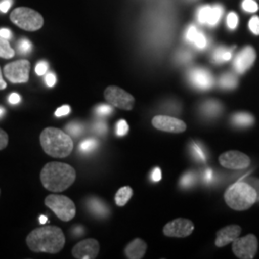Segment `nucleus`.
Returning <instances> with one entry per match:
<instances>
[{
    "label": "nucleus",
    "mask_w": 259,
    "mask_h": 259,
    "mask_svg": "<svg viewBox=\"0 0 259 259\" xmlns=\"http://www.w3.org/2000/svg\"><path fill=\"white\" fill-rule=\"evenodd\" d=\"M213 59L216 63L230 61L232 59V51L227 48H218L213 55Z\"/></svg>",
    "instance_id": "23"
},
{
    "label": "nucleus",
    "mask_w": 259,
    "mask_h": 259,
    "mask_svg": "<svg viewBox=\"0 0 259 259\" xmlns=\"http://www.w3.org/2000/svg\"><path fill=\"white\" fill-rule=\"evenodd\" d=\"M45 204L64 222L71 221L76 215V206L73 201L64 195H49L46 198Z\"/></svg>",
    "instance_id": "6"
},
{
    "label": "nucleus",
    "mask_w": 259,
    "mask_h": 259,
    "mask_svg": "<svg viewBox=\"0 0 259 259\" xmlns=\"http://www.w3.org/2000/svg\"><path fill=\"white\" fill-rule=\"evenodd\" d=\"M4 112H5L4 109H3V108H0V116H2V115L4 114Z\"/></svg>",
    "instance_id": "52"
},
{
    "label": "nucleus",
    "mask_w": 259,
    "mask_h": 259,
    "mask_svg": "<svg viewBox=\"0 0 259 259\" xmlns=\"http://www.w3.org/2000/svg\"><path fill=\"white\" fill-rule=\"evenodd\" d=\"M242 7H243V9L249 13H255L258 11V5L253 0H244Z\"/></svg>",
    "instance_id": "30"
},
{
    "label": "nucleus",
    "mask_w": 259,
    "mask_h": 259,
    "mask_svg": "<svg viewBox=\"0 0 259 259\" xmlns=\"http://www.w3.org/2000/svg\"><path fill=\"white\" fill-rule=\"evenodd\" d=\"M31 64L27 60H19L4 66V76L13 83H24L29 81Z\"/></svg>",
    "instance_id": "8"
},
{
    "label": "nucleus",
    "mask_w": 259,
    "mask_h": 259,
    "mask_svg": "<svg viewBox=\"0 0 259 259\" xmlns=\"http://www.w3.org/2000/svg\"><path fill=\"white\" fill-rule=\"evenodd\" d=\"M89 206L91 211H93L97 216H106L109 213V208L102 201H99L98 199H92L89 203Z\"/></svg>",
    "instance_id": "19"
},
{
    "label": "nucleus",
    "mask_w": 259,
    "mask_h": 259,
    "mask_svg": "<svg viewBox=\"0 0 259 259\" xmlns=\"http://www.w3.org/2000/svg\"><path fill=\"white\" fill-rule=\"evenodd\" d=\"M223 14V7L220 5H214L210 8V12L208 15V19L206 21V24L210 25V26H214L216 25L219 20L221 19Z\"/></svg>",
    "instance_id": "21"
},
{
    "label": "nucleus",
    "mask_w": 259,
    "mask_h": 259,
    "mask_svg": "<svg viewBox=\"0 0 259 259\" xmlns=\"http://www.w3.org/2000/svg\"><path fill=\"white\" fill-rule=\"evenodd\" d=\"M134 191L130 186H123L115 194V204L118 206H124L129 202L130 199L133 197Z\"/></svg>",
    "instance_id": "18"
},
{
    "label": "nucleus",
    "mask_w": 259,
    "mask_h": 259,
    "mask_svg": "<svg viewBox=\"0 0 259 259\" xmlns=\"http://www.w3.org/2000/svg\"><path fill=\"white\" fill-rule=\"evenodd\" d=\"M152 125L159 131L180 134L186 130V124L183 120L167 115H157L152 119Z\"/></svg>",
    "instance_id": "12"
},
{
    "label": "nucleus",
    "mask_w": 259,
    "mask_h": 259,
    "mask_svg": "<svg viewBox=\"0 0 259 259\" xmlns=\"http://www.w3.org/2000/svg\"><path fill=\"white\" fill-rule=\"evenodd\" d=\"M67 133H69L71 136L73 137H78L83 133V126L77 123H70L67 127H66ZM69 135V136H70Z\"/></svg>",
    "instance_id": "28"
},
{
    "label": "nucleus",
    "mask_w": 259,
    "mask_h": 259,
    "mask_svg": "<svg viewBox=\"0 0 259 259\" xmlns=\"http://www.w3.org/2000/svg\"><path fill=\"white\" fill-rule=\"evenodd\" d=\"M76 180L74 168L64 162H48L41 169L40 182L51 192H63Z\"/></svg>",
    "instance_id": "2"
},
{
    "label": "nucleus",
    "mask_w": 259,
    "mask_h": 259,
    "mask_svg": "<svg viewBox=\"0 0 259 259\" xmlns=\"http://www.w3.org/2000/svg\"><path fill=\"white\" fill-rule=\"evenodd\" d=\"M39 222L41 223L42 225H45L47 222V216H42V215L39 216Z\"/></svg>",
    "instance_id": "50"
},
{
    "label": "nucleus",
    "mask_w": 259,
    "mask_h": 259,
    "mask_svg": "<svg viewBox=\"0 0 259 259\" xmlns=\"http://www.w3.org/2000/svg\"><path fill=\"white\" fill-rule=\"evenodd\" d=\"M97 147V141L94 139H85L80 144V150L83 153H90Z\"/></svg>",
    "instance_id": "26"
},
{
    "label": "nucleus",
    "mask_w": 259,
    "mask_h": 259,
    "mask_svg": "<svg viewBox=\"0 0 259 259\" xmlns=\"http://www.w3.org/2000/svg\"><path fill=\"white\" fill-rule=\"evenodd\" d=\"M194 231V224L192 221L185 219V218H178L171 222L167 223L163 228V233L168 237H178L184 238L190 235Z\"/></svg>",
    "instance_id": "10"
},
{
    "label": "nucleus",
    "mask_w": 259,
    "mask_h": 259,
    "mask_svg": "<svg viewBox=\"0 0 259 259\" xmlns=\"http://www.w3.org/2000/svg\"><path fill=\"white\" fill-rule=\"evenodd\" d=\"M94 129L98 134H104L107 131V126L104 123H97V124H95Z\"/></svg>",
    "instance_id": "45"
},
{
    "label": "nucleus",
    "mask_w": 259,
    "mask_h": 259,
    "mask_svg": "<svg viewBox=\"0 0 259 259\" xmlns=\"http://www.w3.org/2000/svg\"><path fill=\"white\" fill-rule=\"evenodd\" d=\"M10 19L19 28L26 31H37L44 25V18L35 10L19 7L11 13Z\"/></svg>",
    "instance_id": "5"
},
{
    "label": "nucleus",
    "mask_w": 259,
    "mask_h": 259,
    "mask_svg": "<svg viewBox=\"0 0 259 259\" xmlns=\"http://www.w3.org/2000/svg\"><path fill=\"white\" fill-rule=\"evenodd\" d=\"M255 59H256V52L253 47H246L243 48L235 57V60H234L235 70L240 74L245 73L254 64Z\"/></svg>",
    "instance_id": "14"
},
{
    "label": "nucleus",
    "mask_w": 259,
    "mask_h": 259,
    "mask_svg": "<svg viewBox=\"0 0 259 259\" xmlns=\"http://www.w3.org/2000/svg\"><path fill=\"white\" fill-rule=\"evenodd\" d=\"M210 8H211V6H208V5L200 8L199 12H198V20H199L200 23L206 24V21L208 19V15H209V12H210Z\"/></svg>",
    "instance_id": "27"
},
{
    "label": "nucleus",
    "mask_w": 259,
    "mask_h": 259,
    "mask_svg": "<svg viewBox=\"0 0 259 259\" xmlns=\"http://www.w3.org/2000/svg\"><path fill=\"white\" fill-rule=\"evenodd\" d=\"M13 4V1L12 0H2L0 2V11L2 13H7L9 11L11 6Z\"/></svg>",
    "instance_id": "42"
},
{
    "label": "nucleus",
    "mask_w": 259,
    "mask_h": 259,
    "mask_svg": "<svg viewBox=\"0 0 259 259\" xmlns=\"http://www.w3.org/2000/svg\"><path fill=\"white\" fill-rule=\"evenodd\" d=\"M219 162L225 168L241 170L250 166V158L238 151H228L219 157Z\"/></svg>",
    "instance_id": "11"
},
{
    "label": "nucleus",
    "mask_w": 259,
    "mask_h": 259,
    "mask_svg": "<svg viewBox=\"0 0 259 259\" xmlns=\"http://www.w3.org/2000/svg\"><path fill=\"white\" fill-rule=\"evenodd\" d=\"M198 33V30L195 26H190L187 30V33H186V38L189 40V41H192L194 40L195 37Z\"/></svg>",
    "instance_id": "41"
},
{
    "label": "nucleus",
    "mask_w": 259,
    "mask_h": 259,
    "mask_svg": "<svg viewBox=\"0 0 259 259\" xmlns=\"http://www.w3.org/2000/svg\"><path fill=\"white\" fill-rule=\"evenodd\" d=\"M221 104L215 100H209L204 104V113L208 115H215L221 111Z\"/></svg>",
    "instance_id": "24"
},
{
    "label": "nucleus",
    "mask_w": 259,
    "mask_h": 259,
    "mask_svg": "<svg viewBox=\"0 0 259 259\" xmlns=\"http://www.w3.org/2000/svg\"><path fill=\"white\" fill-rule=\"evenodd\" d=\"M56 82H57V79H56L55 75L53 73H48L46 77V83L49 88H52L55 85Z\"/></svg>",
    "instance_id": "43"
},
{
    "label": "nucleus",
    "mask_w": 259,
    "mask_h": 259,
    "mask_svg": "<svg viewBox=\"0 0 259 259\" xmlns=\"http://www.w3.org/2000/svg\"><path fill=\"white\" fill-rule=\"evenodd\" d=\"M240 233L241 228L237 225H231L225 227L217 232L215 245L219 248L225 247L228 244L233 242L236 238H238Z\"/></svg>",
    "instance_id": "15"
},
{
    "label": "nucleus",
    "mask_w": 259,
    "mask_h": 259,
    "mask_svg": "<svg viewBox=\"0 0 259 259\" xmlns=\"http://www.w3.org/2000/svg\"><path fill=\"white\" fill-rule=\"evenodd\" d=\"M69 112H70V107L67 106V105H65V106H63V107L57 109L55 115L57 117H62V116L67 115Z\"/></svg>",
    "instance_id": "40"
},
{
    "label": "nucleus",
    "mask_w": 259,
    "mask_h": 259,
    "mask_svg": "<svg viewBox=\"0 0 259 259\" xmlns=\"http://www.w3.org/2000/svg\"><path fill=\"white\" fill-rule=\"evenodd\" d=\"M225 201L234 210H247L256 202V192L249 184L238 182L227 189Z\"/></svg>",
    "instance_id": "4"
},
{
    "label": "nucleus",
    "mask_w": 259,
    "mask_h": 259,
    "mask_svg": "<svg viewBox=\"0 0 259 259\" xmlns=\"http://www.w3.org/2000/svg\"><path fill=\"white\" fill-rule=\"evenodd\" d=\"M104 97L113 107L124 111H131L135 106V97L116 85H110L106 89Z\"/></svg>",
    "instance_id": "7"
},
{
    "label": "nucleus",
    "mask_w": 259,
    "mask_h": 259,
    "mask_svg": "<svg viewBox=\"0 0 259 259\" xmlns=\"http://www.w3.org/2000/svg\"><path fill=\"white\" fill-rule=\"evenodd\" d=\"M232 243L233 253L238 258H253L258 249V241L253 234H248L247 236L241 238L238 237Z\"/></svg>",
    "instance_id": "9"
},
{
    "label": "nucleus",
    "mask_w": 259,
    "mask_h": 259,
    "mask_svg": "<svg viewBox=\"0 0 259 259\" xmlns=\"http://www.w3.org/2000/svg\"><path fill=\"white\" fill-rule=\"evenodd\" d=\"M40 145L48 156L58 158L68 157L74 147L71 137L62 130L49 127L39 137Z\"/></svg>",
    "instance_id": "3"
},
{
    "label": "nucleus",
    "mask_w": 259,
    "mask_h": 259,
    "mask_svg": "<svg viewBox=\"0 0 259 259\" xmlns=\"http://www.w3.org/2000/svg\"><path fill=\"white\" fill-rule=\"evenodd\" d=\"M0 194H1V191H0Z\"/></svg>",
    "instance_id": "53"
},
{
    "label": "nucleus",
    "mask_w": 259,
    "mask_h": 259,
    "mask_svg": "<svg viewBox=\"0 0 259 259\" xmlns=\"http://www.w3.org/2000/svg\"><path fill=\"white\" fill-rule=\"evenodd\" d=\"M15 56V50L10 46L8 39L0 37V58L11 59Z\"/></svg>",
    "instance_id": "22"
},
{
    "label": "nucleus",
    "mask_w": 259,
    "mask_h": 259,
    "mask_svg": "<svg viewBox=\"0 0 259 259\" xmlns=\"http://www.w3.org/2000/svg\"><path fill=\"white\" fill-rule=\"evenodd\" d=\"M100 245L96 239H85L77 243L72 249V255L77 259H94L97 257Z\"/></svg>",
    "instance_id": "13"
},
{
    "label": "nucleus",
    "mask_w": 259,
    "mask_h": 259,
    "mask_svg": "<svg viewBox=\"0 0 259 259\" xmlns=\"http://www.w3.org/2000/svg\"><path fill=\"white\" fill-rule=\"evenodd\" d=\"M146 250L147 244L140 238H136L126 246L124 252L127 258L141 259L144 257Z\"/></svg>",
    "instance_id": "17"
},
{
    "label": "nucleus",
    "mask_w": 259,
    "mask_h": 259,
    "mask_svg": "<svg viewBox=\"0 0 259 259\" xmlns=\"http://www.w3.org/2000/svg\"><path fill=\"white\" fill-rule=\"evenodd\" d=\"M194 181V174L193 173H187V174H185V176L182 178L181 184H182L183 186H185V187H188V186H190V185L193 184Z\"/></svg>",
    "instance_id": "38"
},
{
    "label": "nucleus",
    "mask_w": 259,
    "mask_h": 259,
    "mask_svg": "<svg viewBox=\"0 0 259 259\" xmlns=\"http://www.w3.org/2000/svg\"><path fill=\"white\" fill-rule=\"evenodd\" d=\"M193 42L196 45V47H198V48H201V49L206 47V38L204 37V34L199 32V31H198V33H197V35L195 37Z\"/></svg>",
    "instance_id": "34"
},
{
    "label": "nucleus",
    "mask_w": 259,
    "mask_h": 259,
    "mask_svg": "<svg viewBox=\"0 0 259 259\" xmlns=\"http://www.w3.org/2000/svg\"><path fill=\"white\" fill-rule=\"evenodd\" d=\"M0 37H4L6 39H10L12 37V33L9 29H6V28L0 29Z\"/></svg>",
    "instance_id": "46"
},
{
    "label": "nucleus",
    "mask_w": 259,
    "mask_h": 259,
    "mask_svg": "<svg viewBox=\"0 0 259 259\" xmlns=\"http://www.w3.org/2000/svg\"><path fill=\"white\" fill-rule=\"evenodd\" d=\"M152 180L154 182H159L161 180V171L159 168H156L152 173Z\"/></svg>",
    "instance_id": "44"
},
{
    "label": "nucleus",
    "mask_w": 259,
    "mask_h": 259,
    "mask_svg": "<svg viewBox=\"0 0 259 259\" xmlns=\"http://www.w3.org/2000/svg\"><path fill=\"white\" fill-rule=\"evenodd\" d=\"M227 22H228V26L230 29H232V30L236 29V27L238 26V16H237V14H235L234 12H231L228 15Z\"/></svg>",
    "instance_id": "31"
},
{
    "label": "nucleus",
    "mask_w": 259,
    "mask_h": 259,
    "mask_svg": "<svg viewBox=\"0 0 259 259\" xmlns=\"http://www.w3.org/2000/svg\"><path fill=\"white\" fill-rule=\"evenodd\" d=\"M243 182L249 184V185L255 190L256 192V202H259V179L258 178H247Z\"/></svg>",
    "instance_id": "32"
},
{
    "label": "nucleus",
    "mask_w": 259,
    "mask_h": 259,
    "mask_svg": "<svg viewBox=\"0 0 259 259\" xmlns=\"http://www.w3.org/2000/svg\"><path fill=\"white\" fill-rule=\"evenodd\" d=\"M193 149H194V151L196 152V155H197L198 157H200L202 160H204V159H205L204 153L202 152V150L200 149V147H199L197 144L193 143Z\"/></svg>",
    "instance_id": "48"
},
{
    "label": "nucleus",
    "mask_w": 259,
    "mask_h": 259,
    "mask_svg": "<svg viewBox=\"0 0 259 259\" xmlns=\"http://www.w3.org/2000/svg\"><path fill=\"white\" fill-rule=\"evenodd\" d=\"M47 69H48V65L46 62H39L37 65H36V73L38 76H42V75L47 73Z\"/></svg>",
    "instance_id": "39"
},
{
    "label": "nucleus",
    "mask_w": 259,
    "mask_h": 259,
    "mask_svg": "<svg viewBox=\"0 0 259 259\" xmlns=\"http://www.w3.org/2000/svg\"><path fill=\"white\" fill-rule=\"evenodd\" d=\"M26 244L34 252L55 254L65 247V234L58 227L45 226L30 232L26 237Z\"/></svg>",
    "instance_id": "1"
},
{
    "label": "nucleus",
    "mask_w": 259,
    "mask_h": 259,
    "mask_svg": "<svg viewBox=\"0 0 259 259\" xmlns=\"http://www.w3.org/2000/svg\"><path fill=\"white\" fill-rule=\"evenodd\" d=\"M6 88H7V83L3 79V75H2V71H1V68H0V91L5 90Z\"/></svg>",
    "instance_id": "49"
},
{
    "label": "nucleus",
    "mask_w": 259,
    "mask_h": 259,
    "mask_svg": "<svg viewBox=\"0 0 259 259\" xmlns=\"http://www.w3.org/2000/svg\"><path fill=\"white\" fill-rule=\"evenodd\" d=\"M211 177H212L211 171H210V170H207V172H206V176H205V178H206L207 180H210V179H211Z\"/></svg>",
    "instance_id": "51"
},
{
    "label": "nucleus",
    "mask_w": 259,
    "mask_h": 259,
    "mask_svg": "<svg viewBox=\"0 0 259 259\" xmlns=\"http://www.w3.org/2000/svg\"><path fill=\"white\" fill-rule=\"evenodd\" d=\"M249 26H250V31H251L254 35H259L258 16H253V17L250 19Z\"/></svg>",
    "instance_id": "35"
},
{
    "label": "nucleus",
    "mask_w": 259,
    "mask_h": 259,
    "mask_svg": "<svg viewBox=\"0 0 259 259\" xmlns=\"http://www.w3.org/2000/svg\"><path fill=\"white\" fill-rule=\"evenodd\" d=\"M113 111L112 107L109 106V105H100L96 108V112L101 115V116H107L110 115L111 112Z\"/></svg>",
    "instance_id": "36"
},
{
    "label": "nucleus",
    "mask_w": 259,
    "mask_h": 259,
    "mask_svg": "<svg viewBox=\"0 0 259 259\" xmlns=\"http://www.w3.org/2000/svg\"><path fill=\"white\" fill-rule=\"evenodd\" d=\"M129 132V125L127 123V121L122 119L118 121L117 125H116V134L118 137H124L128 134Z\"/></svg>",
    "instance_id": "29"
},
{
    "label": "nucleus",
    "mask_w": 259,
    "mask_h": 259,
    "mask_svg": "<svg viewBox=\"0 0 259 259\" xmlns=\"http://www.w3.org/2000/svg\"><path fill=\"white\" fill-rule=\"evenodd\" d=\"M232 122L237 125V126H242V127H246V126H250L253 124L254 118L253 116L247 113V112H238L235 113L232 116Z\"/></svg>",
    "instance_id": "20"
},
{
    "label": "nucleus",
    "mask_w": 259,
    "mask_h": 259,
    "mask_svg": "<svg viewBox=\"0 0 259 259\" xmlns=\"http://www.w3.org/2000/svg\"><path fill=\"white\" fill-rule=\"evenodd\" d=\"M9 102L11 104H14V105L18 104V103L20 102V96H19L18 93H12L10 95Z\"/></svg>",
    "instance_id": "47"
},
{
    "label": "nucleus",
    "mask_w": 259,
    "mask_h": 259,
    "mask_svg": "<svg viewBox=\"0 0 259 259\" xmlns=\"http://www.w3.org/2000/svg\"><path fill=\"white\" fill-rule=\"evenodd\" d=\"M31 49H32V44L26 38H23L19 41V50L20 53L26 54V53H29L31 51Z\"/></svg>",
    "instance_id": "33"
},
{
    "label": "nucleus",
    "mask_w": 259,
    "mask_h": 259,
    "mask_svg": "<svg viewBox=\"0 0 259 259\" xmlns=\"http://www.w3.org/2000/svg\"><path fill=\"white\" fill-rule=\"evenodd\" d=\"M220 84L224 89H233L237 85V78L232 73L224 74L220 79Z\"/></svg>",
    "instance_id": "25"
},
{
    "label": "nucleus",
    "mask_w": 259,
    "mask_h": 259,
    "mask_svg": "<svg viewBox=\"0 0 259 259\" xmlns=\"http://www.w3.org/2000/svg\"><path fill=\"white\" fill-rule=\"evenodd\" d=\"M9 142V137L4 130L0 129V151L6 148Z\"/></svg>",
    "instance_id": "37"
},
{
    "label": "nucleus",
    "mask_w": 259,
    "mask_h": 259,
    "mask_svg": "<svg viewBox=\"0 0 259 259\" xmlns=\"http://www.w3.org/2000/svg\"><path fill=\"white\" fill-rule=\"evenodd\" d=\"M189 78L194 85L203 90L211 88L214 83L212 75L210 74L208 70L203 68H196L192 70L190 72Z\"/></svg>",
    "instance_id": "16"
}]
</instances>
